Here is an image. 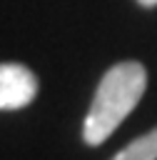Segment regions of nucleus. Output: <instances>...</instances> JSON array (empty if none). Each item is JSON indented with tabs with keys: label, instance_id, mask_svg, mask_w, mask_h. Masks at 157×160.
Returning <instances> with one entry per match:
<instances>
[{
	"label": "nucleus",
	"instance_id": "2",
	"mask_svg": "<svg viewBox=\"0 0 157 160\" xmlns=\"http://www.w3.org/2000/svg\"><path fill=\"white\" fill-rule=\"evenodd\" d=\"M37 98V75L20 62H0V110H22Z\"/></svg>",
	"mask_w": 157,
	"mask_h": 160
},
{
	"label": "nucleus",
	"instance_id": "4",
	"mask_svg": "<svg viewBox=\"0 0 157 160\" xmlns=\"http://www.w3.org/2000/svg\"><path fill=\"white\" fill-rule=\"evenodd\" d=\"M142 8H157V0H137Z\"/></svg>",
	"mask_w": 157,
	"mask_h": 160
},
{
	"label": "nucleus",
	"instance_id": "1",
	"mask_svg": "<svg viewBox=\"0 0 157 160\" xmlns=\"http://www.w3.org/2000/svg\"><path fill=\"white\" fill-rule=\"evenodd\" d=\"M147 88V70L137 60H125L112 65L92 98V105L87 110L85 125H82V138L87 145H102L117 128L120 122L135 110L140 102L142 92Z\"/></svg>",
	"mask_w": 157,
	"mask_h": 160
},
{
	"label": "nucleus",
	"instance_id": "3",
	"mask_svg": "<svg viewBox=\"0 0 157 160\" xmlns=\"http://www.w3.org/2000/svg\"><path fill=\"white\" fill-rule=\"evenodd\" d=\"M112 160H157V128L127 142Z\"/></svg>",
	"mask_w": 157,
	"mask_h": 160
}]
</instances>
